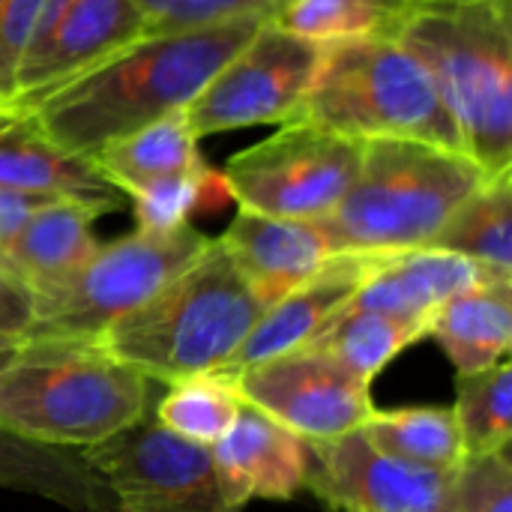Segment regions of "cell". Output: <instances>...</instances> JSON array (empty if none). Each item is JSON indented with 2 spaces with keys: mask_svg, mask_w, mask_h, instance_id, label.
I'll use <instances>...</instances> for the list:
<instances>
[{
  "mask_svg": "<svg viewBox=\"0 0 512 512\" xmlns=\"http://www.w3.org/2000/svg\"><path fill=\"white\" fill-rule=\"evenodd\" d=\"M45 0H0V105H9L18 63L33 39Z\"/></svg>",
  "mask_w": 512,
  "mask_h": 512,
  "instance_id": "32",
  "label": "cell"
},
{
  "mask_svg": "<svg viewBox=\"0 0 512 512\" xmlns=\"http://www.w3.org/2000/svg\"><path fill=\"white\" fill-rule=\"evenodd\" d=\"M18 342H21V339H15V336H0V369L9 363V357L15 354Z\"/></svg>",
  "mask_w": 512,
  "mask_h": 512,
  "instance_id": "36",
  "label": "cell"
},
{
  "mask_svg": "<svg viewBox=\"0 0 512 512\" xmlns=\"http://www.w3.org/2000/svg\"><path fill=\"white\" fill-rule=\"evenodd\" d=\"M273 21L315 45L387 33L390 15L375 0H288Z\"/></svg>",
  "mask_w": 512,
  "mask_h": 512,
  "instance_id": "29",
  "label": "cell"
},
{
  "mask_svg": "<svg viewBox=\"0 0 512 512\" xmlns=\"http://www.w3.org/2000/svg\"><path fill=\"white\" fill-rule=\"evenodd\" d=\"M426 336L429 324L423 321H405L348 303L327 321V327L309 345L333 357L354 378L372 384L405 348L417 345Z\"/></svg>",
  "mask_w": 512,
  "mask_h": 512,
  "instance_id": "24",
  "label": "cell"
},
{
  "mask_svg": "<svg viewBox=\"0 0 512 512\" xmlns=\"http://www.w3.org/2000/svg\"><path fill=\"white\" fill-rule=\"evenodd\" d=\"M198 162L204 159L198 153V138L186 120V108L171 111L156 123L99 147L90 156L96 174L123 198L156 180L189 171Z\"/></svg>",
  "mask_w": 512,
  "mask_h": 512,
  "instance_id": "22",
  "label": "cell"
},
{
  "mask_svg": "<svg viewBox=\"0 0 512 512\" xmlns=\"http://www.w3.org/2000/svg\"><path fill=\"white\" fill-rule=\"evenodd\" d=\"M33 321V294L0 270V336L24 339Z\"/></svg>",
  "mask_w": 512,
  "mask_h": 512,
  "instance_id": "33",
  "label": "cell"
},
{
  "mask_svg": "<svg viewBox=\"0 0 512 512\" xmlns=\"http://www.w3.org/2000/svg\"><path fill=\"white\" fill-rule=\"evenodd\" d=\"M363 435L381 453L405 459L420 468L459 471V465L465 462V447L453 408L444 405L375 411L363 426Z\"/></svg>",
  "mask_w": 512,
  "mask_h": 512,
  "instance_id": "25",
  "label": "cell"
},
{
  "mask_svg": "<svg viewBox=\"0 0 512 512\" xmlns=\"http://www.w3.org/2000/svg\"><path fill=\"white\" fill-rule=\"evenodd\" d=\"M231 201L222 171L198 162L189 171L156 180L126 198L135 216V231L171 234L183 225H192L195 213L219 210Z\"/></svg>",
  "mask_w": 512,
  "mask_h": 512,
  "instance_id": "28",
  "label": "cell"
},
{
  "mask_svg": "<svg viewBox=\"0 0 512 512\" xmlns=\"http://www.w3.org/2000/svg\"><path fill=\"white\" fill-rule=\"evenodd\" d=\"M486 180V171L462 150L378 138L363 144L351 189L318 222L336 255L414 252L426 249Z\"/></svg>",
  "mask_w": 512,
  "mask_h": 512,
  "instance_id": "5",
  "label": "cell"
},
{
  "mask_svg": "<svg viewBox=\"0 0 512 512\" xmlns=\"http://www.w3.org/2000/svg\"><path fill=\"white\" fill-rule=\"evenodd\" d=\"M225 246H210L147 303L114 321L99 345L150 381L219 372L264 315Z\"/></svg>",
  "mask_w": 512,
  "mask_h": 512,
  "instance_id": "4",
  "label": "cell"
},
{
  "mask_svg": "<svg viewBox=\"0 0 512 512\" xmlns=\"http://www.w3.org/2000/svg\"><path fill=\"white\" fill-rule=\"evenodd\" d=\"M462 512H512L510 447L492 456L465 459L459 468Z\"/></svg>",
  "mask_w": 512,
  "mask_h": 512,
  "instance_id": "31",
  "label": "cell"
},
{
  "mask_svg": "<svg viewBox=\"0 0 512 512\" xmlns=\"http://www.w3.org/2000/svg\"><path fill=\"white\" fill-rule=\"evenodd\" d=\"M453 417L462 435L465 459L492 456L510 447L512 438V366L504 360L456 378Z\"/></svg>",
  "mask_w": 512,
  "mask_h": 512,
  "instance_id": "27",
  "label": "cell"
},
{
  "mask_svg": "<svg viewBox=\"0 0 512 512\" xmlns=\"http://www.w3.org/2000/svg\"><path fill=\"white\" fill-rule=\"evenodd\" d=\"M216 240L264 306L300 288L336 255L321 222L264 216L240 207Z\"/></svg>",
  "mask_w": 512,
  "mask_h": 512,
  "instance_id": "16",
  "label": "cell"
},
{
  "mask_svg": "<svg viewBox=\"0 0 512 512\" xmlns=\"http://www.w3.org/2000/svg\"><path fill=\"white\" fill-rule=\"evenodd\" d=\"M240 408L243 399L234 381L222 375H195L168 384V393L159 399L153 417L177 438L198 447H213L231 432Z\"/></svg>",
  "mask_w": 512,
  "mask_h": 512,
  "instance_id": "26",
  "label": "cell"
},
{
  "mask_svg": "<svg viewBox=\"0 0 512 512\" xmlns=\"http://www.w3.org/2000/svg\"><path fill=\"white\" fill-rule=\"evenodd\" d=\"M150 414V378L99 342L21 339L0 369V429L63 450L96 447Z\"/></svg>",
  "mask_w": 512,
  "mask_h": 512,
  "instance_id": "3",
  "label": "cell"
},
{
  "mask_svg": "<svg viewBox=\"0 0 512 512\" xmlns=\"http://www.w3.org/2000/svg\"><path fill=\"white\" fill-rule=\"evenodd\" d=\"M105 213V207L75 198H54L42 204L0 249V270L30 294H42L66 282L99 249L93 225Z\"/></svg>",
  "mask_w": 512,
  "mask_h": 512,
  "instance_id": "17",
  "label": "cell"
},
{
  "mask_svg": "<svg viewBox=\"0 0 512 512\" xmlns=\"http://www.w3.org/2000/svg\"><path fill=\"white\" fill-rule=\"evenodd\" d=\"M387 33L423 63L486 177L512 171V0L420 3Z\"/></svg>",
  "mask_w": 512,
  "mask_h": 512,
  "instance_id": "2",
  "label": "cell"
},
{
  "mask_svg": "<svg viewBox=\"0 0 512 512\" xmlns=\"http://www.w3.org/2000/svg\"><path fill=\"white\" fill-rule=\"evenodd\" d=\"M486 276H498V273H489L468 258L438 249L384 255L351 297V306L429 324L432 312L441 303L477 285Z\"/></svg>",
  "mask_w": 512,
  "mask_h": 512,
  "instance_id": "19",
  "label": "cell"
},
{
  "mask_svg": "<svg viewBox=\"0 0 512 512\" xmlns=\"http://www.w3.org/2000/svg\"><path fill=\"white\" fill-rule=\"evenodd\" d=\"M147 33H177L237 18H273L288 0H132Z\"/></svg>",
  "mask_w": 512,
  "mask_h": 512,
  "instance_id": "30",
  "label": "cell"
},
{
  "mask_svg": "<svg viewBox=\"0 0 512 512\" xmlns=\"http://www.w3.org/2000/svg\"><path fill=\"white\" fill-rule=\"evenodd\" d=\"M426 249L450 252L489 273L512 276V171L471 192Z\"/></svg>",
  "mask_w": 512,
  "mask_h": 512,
  "instance_id": "23",
  "label": "cell"
},
{
  "mask_svg": "<svg viewBox=\"0 0 512 512\" xmlns=\"http://www.w3.org/2000/svg\"><path fill=\"white\" fill-rule=\"evenodd\" d=\"M378 258L384 255H357V252L333 255L312 279H306L282 300L270 303L258 318V324L243 339V345L213 375L234 381L246 369H255L288 351L306 348L327 327V321L351 303L357 288L375 270Z\"/></svg>",
  "mask_w": 512,
  "mask_h": 512,
  "instance_id": "14",
  "label": "cell"
},
{
  "mask_svg": "<svg viewBox=\"0 0 512 512\" xmlns=\"http://www.w3.org/2000/svg\"><path fill=\"white\" fill-rule=\"evenodd\" d=\"M240 399L306 444L351 435L378 411L372 384L354 378L324 351L306 345L234 378Z\"/></svg>",
  "mask_w": 512,
  "mask_h": 512,
  "instance_id": "11",
  "label": "cell"
},
{
  "mask_svg": "<svg viewBox=\"0 0 512 512\" xmlns=\"http://www.w3.org/2000/svg\"><path fill=\"white\" fill-rule=\"evenodd\" d=\"M0 186L90 201L108 213L126 207V198L96 174L90 159L54 147L27 111L9 105H0Z\"/></svg>",
  "mask_w": 512,
  "mask_h": 512,
  "instance_id": "18",
  "label": "cell"
},
{
  "mask_svg": "<svg viewBox=\"0 0 512 512\" xmlns=\"http://www.w3.org/2000/svg\"><path fill=\"white\" fill-rule=\"evenodd\" d=\"M141 36L147 30L132 0H45L33 39L18 63L9 108L24 111Z\"/></svg>",
  "mask_w": 512,
  "mask_h": 512,
  "instance_id": "13",
  "label": "cell"
},
{
  "mask_svg": "<svg viewBox=\"0 0 512 512\" xmlns=\"http://www.w3.org/2000/svg\"><path fill=\"white\" fill-rule=\"evenodd\" d=\"M420 3H444V0H375V6H381V9L390 15V21H393L399 12H405V9H411V6H420Z\"/></svg>",
  "mask_w": 512,
  "mask_h": 512,
  "instance_id": "35",
  "label": "cell"
},
{
  "mask_svg": "<svg viewBox=\"0 0 512 512\" xmlns=\"http://www.w3.org/2000/svg\"><path fill=\"white\" fill-rule=\"evenodd\" d=\"M219 483L234 507L249 501H291L309 489L312 447L258 408H240L231 432L210 447Z\"/></svg>",
  "mask_w": 512,
  "mask_h": 512,
  "instance_id": "15",
  "label": "cell"
},
{
  "mask_svg": "<svg viewBox=\"0 0 512 512\" xmlns=\"http://www.w3.org/2000/svg\"><path fill=\"white\" fill-rule=\"evenodd\" d=\"M261 21L267 18L147 33L24 111L54 147L90 159L99 147L186 108Z\"/></svg>",
  "mask_w": 512,
  "mask_h": 512,
  "instance_id": "1",
  "label": "cell"
},
{
  "mask_svg": "<svg viewBox=\"0 0 512 512\" xmlns=\"http://www.w3.org/2000/svg\"><path fill=\"white\" fill-rule=\"evenodd\" d=\"M78 453L108 486L117 512H240L219 483L210 447L177 438L153 414Z\"/></svg>",
  "mask_w": 512,
  "mask_h": 512,
  "instance_id": "10",
  "label": "cell"
},
{
  "mask_svg": "<svg viewBox=\"0 0 512 512\" xmlns=\"http://www.w3.org/2000/svg\"><path fill=\"white\" fill-rule=\"evenodd\" d=\"M309 447L315 459L309 492L330 510L462 512L459 471L420 468L387 456L363 435V429Z\"/></svg>",
  "mask_w": 512,
  "mask_h": 512,
  "instance_id": "12",
  "label": "cell"
},
{
  "mask_svg": "<svg viewBox=\"0 0 512 512\" xmlns=\"http://www.w3.org/2000/svg\"><path fill=\"white\" fill-rule=\"evenodd\" d=\"M321 51L324 45L282 30L273 18L261 21L249 42L186 105L195 138L297 120Z\"/></svg>",
  "mask_w": 512,
  "mask_h": 512,
  "instance_id": "9",
  "label": "cell"
},
{
  "mask_svg": "<svg viewBox=\"0 0 512 512\" xmlns=\"http://www.w3.org/2000/svg\"><path fill=\"white\" fill-rule=\"evenodd\" d=\"M54 201L51 195H36V192H21V189H6L0 186V249L21 231V225L42 207Z\"/></svg>",
  "mask_w": 512,
  "mask_h": 512,
  "instance_id": "34",
  "label": "cell"
},
{
  "mask_svg": "<svg viewBox=\"0 0 512 512\" xmlns=\"http://www.w3.org/2000/svg\"><path fill=\"white\" fill-rule=\"evenodd\" d=\"M0 489L27 492L69 512H117L108 486L78 450L42 447L0 429Z\"/></svg>",
  "mask_w": 512,
  "mask_h": 512,
  "instance_id": "21",
  "label": "cell"
},
{
  "mask_svg": "<svg viewBox=\"0 0 512 512\" xmlns=\"http://www.w3.org/2000/svg\"><path fill=\"white\" fill-rule=\"evenodd\" d=\"M297 120L357 141L399 138L462 150L429 72L390 33L324 45Z\"/></svg>",
  "mask_w": 512,
  "mask_h": 512,
  "instance_id": "6",
  "label": "cell"
},
{
  "mask_svg": "<svg viewBox=\"0 0 512 512\" xmlns=\"http://www.w3.org/2000/svg\"><path fill=\"white\" fill-rule=\"evenodd\" d=\"M429 336L459 375L504 363L512 345V276H486L453 294L432 312Z\"/></svg>",
  "mask_w": 512,
  "mask_h": 512,
  "instance_id": "20",
  "label": "cell"
},
{
  "mask_svg": "<svg viewBox=\"0 0 512 512\" xmlns=\"http://www.w3.org/2000/svg\"><path fill=\"white\" fill-rule=\"evenodd\" d=\"M213 237L195 225L171 234L132 231L99 249L60 285L33 294V321L24 339L99 342L102 333L147 303L186 270Z\"/></svg>",
  "mask_w": 512,
  "mask_h": 512,
  "instance_id": "7",
  "label": "cell"
},
{
  "mask_svg": "<svg viewBox=\"0 0 512 512\" xmlns=\"http://www.w3.org/2000/svg\"><path fill=\"white\" fill-rule=\"evenodd\" d=\"M363 144L291 120L270 138L234 153L222 177L240 210L318 222L351 189L363 162Z\"/></svg>",
  "mask_w": 512,
  "mask_h": 512,
  "instance_id": "8",
  "label": "cell"
}]
</instances>
